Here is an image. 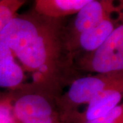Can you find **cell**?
<instances>
[{
    "label": "cell",
    "instance_id": "obj_1",
    "mask_svg": "<svg viewBox=\"0 0 123 123\" xmlns=\"http://www.w3.org/2000/svg\"><path fill=\"white\" fill-rule=\"evenodd\" d=\"M66 18L42 16L32 9L18 14L0 32L30 84L58 98L75 79L84 76L68 47Z\"/></svg>",
    "mask_w": 123,
    "mask_h": 123
},
{
    "label": "cell",
    "instance_id": "obj_2",
    "mask_svg": "<svg viewBox=\"0 0 123 123\" xmlns=\"http://www.w3.org/2000/svg\"><path fill=\"white\" fill-rule=\"evenodd\" d=\"M123 80V73L86 75L75 79L57 98L61 121L64 118L79 111L98 93Z\"/></svg>",
    "mask_w": 123,
    "mask_h": 123
},
{
    "label": "cell",
    "instance_id": "obj_3",
    "mask_svg": "<svg viewBox=\"0 0 123 123\" xmlns=\"http://www.w3.org/2000/svg\"><path fill=\"white\" fill-rule=\"evenodd\" d=\"M94 52L76 58L78 70L88 73H123V19Z\"/></svg>",
    "mask_w": 123,
    "mask_h": 123
},
{
    "label": "cell",
    "instance_id": "obj_4",
    "mask_svg": "<svg viewBox=\"0 0 123 123\" xmlns=\"http://www.w3.org/2000/svg\"><path fill=\"white\" fill-rule=\"evenodd\" d=\"M11 92L15 123L31 119L60 116L57 98L36 88L30 81L22 89Z\"/></svg>",
    "mask_w": 123,
    "mask_h": 123
},
{
    "label": "cell",
    "instance_id": "obj_5",
    "mask_svg": "<svg viewBox=\"0 0 123 123\" xmlns=\"http://www.w3.org/2000/svg\"><path fill=\"white\" fill-rule=\"evenodd\" d=\"M116 13V3L112 0H89L66 24V40L96 26Z\"/></svg>",
    "mask_w": 123,
    "mask_h": 123
},
{
    "label": "cell",
    "instance_id": "obj_6",
    "mask_svg": "<svg viewBox=\"0 0 123 123\" xmlns=\"http://www.w3.org/2000/svg\"><path fill=\"white\" fill-rule=\"evenodd\" d=\"M123 100V80L98 93L83 111H78L62 120V123H83L105 115Z\"/></svg>",
    "mask_w": 123,
    "mask_h": 123
},
{
    "label": "cell",
    "instance_id": "obj_7",
    "mask_svg": "<svg viewBox=\"0 0 123 123\" xmlns=\"http://www.w3.org/2000/svg\"><path fill=\"white\" fill-rule=\"evenodd\" d=\"M116 15L107 18L96 26L67 40L70 53L76 58L97 51L120 23Z\"/></svg>",
    "mask_w": 123,
    "mask_h": 123
},
{
    "label": "cell",
    "instance_id": "obj_8",
    "mask_svg": "<svg viewBox=\"0 0 123 123\" xmlns=\"http://www.w3.org/2000/svg\"><path fill=\"white\" fill-rule=\"evenodd\" d=\"M27 81L26 73L8 47L0 41V91L22 89Z\"/></svg>",
    "mask_w": 123,
    "mask_h": 123
},
{
    "label": "cell",
    "instance_id": "obj_9",
    "mask_svg": "<svg viewBox=\"0 0 123 123\" xmlns=\"http://www.w3.org/2000/svg\"><path fill=\"white\" fill-rule=\"evenodd\" d=\"M89 0H36L32 10L38 14L52 18H66L75 15Z\"/></svg>",
    "mask_w": 123,
    "mask_h": 123
},
{
    "label": "cell",
    "instance_id": "obj_10",
    "mask_svg": "<svg viewBox=\"0 0 123 123\" xmlns=\"http://www.w3.org/2000/svg\"><path fill=\"white\" fill-rule=\"evenodd\" d=\"M26 2L25 0H0V32Z\"/></svg>",
    "mask_w": 123,
    "mask_h": 123
},
{
    "label": "cell",
    "instance_id": "obj_11",
    "mask_svg": "<svg viewBox=\"0 0 123 123\" xmlns=\"http://www.w3.org/2000/svg\"><path fill=\"white\" fill-rule=\"evenodd\" d=\"M0 123H15L11 92L0 91Z\"/></svg>",
    "mask_w": 123,
    "mask_h": 123
},
{
    "label": "cell",
    "instance_id": "obj_12",
    "mask_svg": "<svg viewBox=\"0 0 123 123\" xmlns=\"http://www.w3.org/2000/svg\"><path fill=\"white\" fill-rule=\"evenodd\" d=\"M83 123H123V101L105 115Z\"/></svg>",
    "mask_w": 123,
    "mask_h": 123
},
{
    "label": "cell",
    "instance_id": "obj_13",
    "mask_svg": "<svg viewBox=\"0 0 123 123\" xmlns=\"http://www.w3.org/2000/svg\"><path fill=\"white\" fill-rule=\"evenodd\" d=\"M18 123H62V122L61 121L60 116H55L44 118L27 120Z\"/></svg>",
    "mask_w": 123,
    "mask_h": 123
},
{
    "label": "cell",
    "instance_id": "obj_14",
    "mask_svg": "<svg viewBox=\"0 0 123 123\" xmlns=\"http://www.w3.org/2000/svg\"><path fill=\"white\" fill-rule=\"evenodd\" d=\"M116 15L119 20L123 19V0H120L116 2Z\"/></svg>",
    "mask_w": 123,
    "mask_h": 123
}]
</instances>
